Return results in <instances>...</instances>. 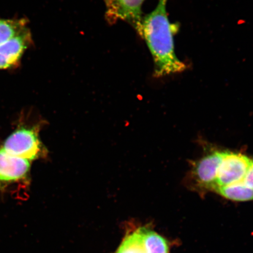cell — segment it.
I'll return each mask as SVG.
<instances>
[{"mask_svg":"<svg viewBox=\"0 0 253 253\" xmlns=\"http://www.w3.org/2000/svg\"><path fill=\"white\" fill-rule=\"evenodd\" d=\"M24 18H0V45L18 36L28 28Z\"/></svg>","mask_w":253,"mask_h":253,"instance_id":"obj_10","label":"cell"},{"mask_svg":"<svg viewBox=\"0 0 253 253\" xmlns=\"http://www.w3.org/2000/svg\"><path fill=\"white\" fill-rule=\"evenodd\" d=\"M30 172V161L11 156L0 147V192L27 188Z\"/></svg>","mask_w":253,"mask_h":253,"instance_id":"obj_3","label":"cell"},{"mask_svg":"<svg viewBox=\"0 0 253 253\" xmlns=\"http://www.w3.org/2000/svg\"><path fill=\"white\" fill-rule=\"evenodd\" d=\"M214 192L232 201H253V190L248 187L242 182L217 188Z\"/></svg>","mask_w":253,"mask_h":253,"instance_id":"obj_9","label":"cell"},{"mask_svg":"<svg viewBox=\"0 0 253 253\" xmlns=\"http://www.w3.org/2000/svg\"><path fill=\"white\" fill-rule=\"evenodd\" d=\"M242 182L244 183L248 187L253 190V159H252L248 172Z\"/></svg>","mask_w":253,"mask_h":253,"instance_id":"obj_12","label":"cell"},{"mask_svg":"<svg viewBox=\"0 0 253 253\" xmlns=\"http://www.w3.org/2000/svg\"><path fill=\"white\" fill-rule=\"evenodd\" d=\"M138 230L146 253H169V241L152 229L150 224L138 226Z\"/></svg>","mask_w":253,"mask_h":253,"instance_id":"obj_8","label":"cell"},{"mask_svg":"<svg viewBox=\"0 0 253 253\" xmlns=\"http://www.w3.org/2000/svg\"><path fill=\"white\" fill-rule=\"evenodd\" d=\"M29 28L0 45V70L18 67L25 52L33 45Z\"/></svg>","mask_w":253,"mask_h":253,"instance_id":"obj_6","label":"cell"},{"mask_svg":"<svg viewBox=\"0 0 253 253\" xmlns=\"http://www.w3.org/2000/svg\"><path fill=\"white\" fill-rule=\"evenodd\" d=\"M41 123L20 125L6 138L1 148L11 156L31 161L47 156V150L40 138Z\"/></svg>","mask_w":253,"mask_h":253,"instance_id":"obj_2","label":"cell"},{"mask_svg":"<svg viewBox=\"0 0 253 253\" xmlns=\"http://www.w3.org/2000/svg\"><path fill=\"white\" fill-rule=\"evenodd\" d=\"M115 253H146L138 226L129 229Z\"/></svg>","mask_w":253,"mask_h":253,"instance_id":"obj_11","label":"cell"},{"mask_svg":"<svg viewBox=\"0 0 253 253\" xmlns=\"http://www.w3.org/2000/svg\"><path fill=\"white\" fill-rule=\"evenodd\" d=\"M221 151H213L197 161L192 169V177L198 187L211 191L216 181Z\"/></svg>","mask_w":253,"mask_h":253,"instance_id":"obj_7","label":"cell"},{"mask_svg":"<svg viewBox=\"0 0 253 253\" xmlns=\"http://www.w3.org/2000/svg\"><path fill=\"white\" fill-rule=\"evenodd\" d=\"M145 0H103L106 5V17L109 24L119 20L130 24L141 37L142 7Z\"/></svg>","mask_w":253,"mask_h":253,"instance_id":"obj_5","label":"cell"},{"mask_svg":"<svg viewBox=\"0 0 253 253\" xmlns=\"http://www.w3.org/2000/svg\"><path fill=\"white\" fill-rule=\"evenodd\" d=\"M252 159L235 152L221 151L216 181L211 191L223 186L240 183L244 179Z\"/></svg>","mask_w":253,"mask_h":253,"instance_id":"obj_4","label":"cell"},{"mask_svg":"<svg viewBox=\"0 0 253 253\" xmlns=\"http://www.w3.org/2000/svg\"><path fill=\"white\" fill-rule=\"evenodd\" d=\"M168 0H159L156 8L144 16L141 24V38L149 49L154 63L155 77L162 78L179 74L186 65L176 56L174 36L178 25L170 23L167 11Z\"/></svg>","mask_w":253,"mask_h":253,"instance_id":"obj_1","label":"cell"}]
</instances>
